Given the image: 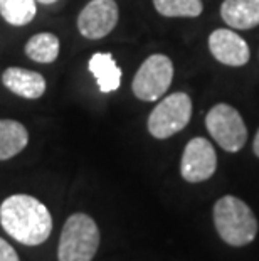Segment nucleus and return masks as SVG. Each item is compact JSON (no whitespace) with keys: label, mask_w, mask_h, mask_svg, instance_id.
<instances>
[{"label":"nucleus","mask_w":259,"mask_h":261,"mask_svg":"<svg viewBox=\"0 0 259 261\" xmlns=\"http://www.w3.org/2000/svg\"><path fill=\"white\" fill-rule=\"evenodd\" d=\"M0 224L10 238L25 246H39L52 231L49 209L27 194H14L0 204Z\"/></svg>","instance_id":"1"},{"label":"nucleus","mask_w":259,"mask_h":261,"mask_svg":"<svg viewBox=\"0 0 259 261\" xmlns=\"http://www.w3.org/2000/svg\"><path fill=\"white\" fill-rule=\"evenodd\" d=\"M214 224L231 246H246L257 234V219L244 201L234 196H224L214 204Z\"/></svg>","instance_id":"2"},{"label":"nucleus","mask_w":259,"mask_h":261,"mask_svg":"<svg viewBox=\"0 0 259 261\" xmlns=\"http://www.w3.org/2000/svg\"><path fill=\"white\" fill-rule=\"evenodd\" d=\"M100 248V229L88 214L69 216L59 238V261H93Z\"/></svg>","instance_id":"3"},{"label":"nucleus","mask_w":259,"mask_h":261,"mask_svg":"<svg viewBox=\"0 0 259 261\" xmlns=\"http://www.w3.org/2000/svg\"><path fill=\"white\" fill-rule=\"evenodd\" d=\"M192 116V99L187 93H172L163 98L148 116V132L158 140L184 130Z\"/></svg>","instance_id":"4"},{"label":"nucleus","mask_w":259,"mask_h":261,"mask_svg":"<svg viewBox=\"0 0 259 261\" xmlns=\"http://www.w3.org/2000/svg\"><path fill=\"white\" fill-rule=\"evenodd\" d=\"M206 125L211 137L225 152H239L247 140V128L244 120L231 105L219 103L211 108L206 116Z\"/></svg>","instance_id":"5"},{"label":"nucleus","mask_w":259,"mask_h":261,"mask_svg":"<svg viewBox=\"0 0 259 261\" xmlns=\"http://www.w3.org/2000/svg\"><path fill=\"white\" fill-rule=\"evenodd\" d=\"M174 64L163 54H153L143 61L131 81V90L141 101H157L172 85Z\"/></svg>","instance_id":"6"},{"label":"nucleus","mask_w":259,"mask_h":261,"mask_svg":"<svg viewBox=\"0 0 259 261\" xmlns=\"http://www.w3.org/2000/svg\"><path fill=\"white\" fill-rule=\"evenodd\" d=\"M217 169V155L207 138L195 137L185 145L180 160V174L190 184L211 179Z\"/></svg>","instance_id":"7"},{"label":"nucleus","mask_w":259,"mask_h":261,"mask_svg":"<svg viewBox=\"0 0 259 261\" xmlns=\"http://www.w3.org/2000/svg\"><path fill=\"white\" fill-rule=\"evenodd\" d=\"M120 10L114 0H91L81 10L78 31L86 39H103L118 24Z\"/></svg>","instance_id":"8"},{"label":"nucleus","mask_w":259,"mask_h":261,"mask_svg":"<svg viewBox=\"0 0 259 261\" xmlns=\"http://www.w3.org/2000/svg\"><path fill=\"white\" fill-rule=\"evenodd\" d=\"M209 49L219 63L225 66H244L249 61L247 42L231 29H217L209 37Z\"/></svg>","instance_id":"9"},{"label":"nucleus","mask_w":259,"mask_h":261,"mask_svg":"<svg viewBox=\"0 0 259 261\" xmlns=\"http://www.w3.org/2000/svg\"><path fill=\"white\" fill-rule=\"evenodd\" d=\"M2 83L9 91L27 99L41 98L46 91V80L41 73L14 66L2 73Z\"/></svg>","instance_id":"10"},{"label":"nucleus","mask_w":259,"mask_h":261,"mask_svg":"<svg viewBox=\"0 0 259 261\" xmlns=\"http://www.w3.org/2000/svg\"><path fill=\"white\" fill-rule=\"evenodd\" d=\"M220 17L233 29H252L259 25V0H224Z\"/></svg>","instance_id":"11"},{"label":"nucleus","mask_w":259,"mask_h":261,"mask_svg":"<svg viewBox=\"0 0 259 261\" xmlns=\"http://www.w3.org/2000/svg\"><path fill=\"white\" fill-rule=\"evenodd\" d=\"M90 73L96 77L98 88L101 93L117 91L121 83V69L117 61L109 53H96L93 54L88 64Z\"/></svg>","instance_id":"12"},{"label":"nucleus","mask_w":259,"mask_h":261,"mask_svg":"<svg viewBox=\"0 0 259 261\" xmlns=\"http://www.w3.org/2000/svg\"><path fill=\"white\" fill-rule=\"evenodd\" d=\"M29 143V132L20 121L0 120V160L19 155Z\"/></svg>","instance_id":"13"},{"label":"nucleus","mask_w":259,"mask_h":261,"mask_svg":"<svg viewBox=\"0 0 259 261\" xmlns=\"http://www.w3.org/2000/svg\"><path fill=\"white\" fill-rule=\"evenodd\" d=\"M25 54L36 63L51 64L59 56V39L51 32L32 36L25 44Z\"/></svg>","instance_id":"14"},{"label":"nucleus","mask_w":259,"mask_h":261,"mask_svg":"<svg viewBox=\"0 0 259 261\" xmlns=\"http://www.w3.org/2000/svg\"><path fill=\"white\" fill-rule=\"evenodd\" d=\"M36 12V0H0V15L12 25H27Z\"/></svg>","instance_id":"15"},{"label":"nucleus","mask_w":259,"mask_h":261,"mask_svg":"<svg viewBox=\"0 0 259 261\" xmlns=\"http://www.w3.org/2000/svg\"><path fill=\"white\" fill-rule=\"evenodd\" d=\"M157 12L163 17H199L200 0H153Z\"/></svg>","instance_id":"16"},{"label":"nucleus","mask_w":259,"mask_h":261,"mask_svg":"<svg viewBox=\"0 0 259 261\" xmlns=\"http://www.w3.org/2000/svg\"><path fill=\"white\" fill-rule=\"evenodd\" d=\"M0 261H20L14 246L9 244L4 238H0Z\"/></svg>","instance_id":"17"},{"label":"nucleus","mask_w":259,"mask_h":261,"mask_svg":"<svg viewBox=\"0 0 259 261\" xmlns=\"http://www.w3.org/2000/svg\"><path fill=\"white\" fill-rule=\"evenodd\" d=\"M252 150H254L256 157H259V130H257L256 137H254V143H252Z\"/></svg>","instance_id":"18"},{"label":"nucleus","mask_w":259,"mask_h":261,"mask_svg":"<svg viewBox=\"0 0 259 261\" xmlns=\"http://www.w3.org/2000/svg\"><path fill=\"white\" fill-rule=\"evenodd\" d=\"M36 2H41V4H46V5H49V4L57 2V0H36Z\"/></svg>","instance_id":"19"}]
</instances>
